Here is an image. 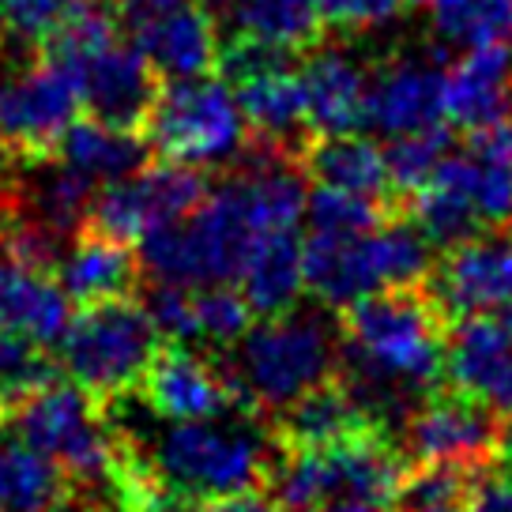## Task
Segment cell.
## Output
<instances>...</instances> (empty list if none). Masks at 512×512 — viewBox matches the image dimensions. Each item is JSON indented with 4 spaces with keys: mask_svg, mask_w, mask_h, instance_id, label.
Segmentation results:
<instances>
[{
    "mask_svg": "<svg viewBox=\"0 0 512 512\" xmlns=\"http://www.w3.org/2000/svg\"><path fill=\"white\" fill-rule=\"evenodd\" d=\"M57 377H61V366H53L42 343H34L16 328H0V400L4 407L27 400L31 392L46 388Z\"/></svg>",
    "mask_w": 512,
    "mask_h": 512,
    "instance_id": "f546056e",
    "label": "cell"
},
{
    "mask_svg": "<svg viewBox=\"0 0 512 512\" xmlns=\"http://www.w3.org/2000/svg\"><path fill=\"white\" fill-rule=\"evenodd\" d=\"M76 0H0V23L19 42H42Z\"/></svg>",
    "mask_w": 512,
    "mask_h": 512,
    "instance_id": "836d02e7",
    "label": "cell"
},
{
    "mask_svg": "<svg viewBox=\"0 0 512 512\" xmlns=\"http://www.w3.org/2000/svg\"><path fill=\"white\" fill-rule=\"evenodd\" d=\"M467 512H512V456H501L482 471Z\"/></svg>",
    "mask_w": 512,
    "mask_h": 512,
    "instance_id": "d590c367",
    "label": "cell"
},
{
    "mask_svg": "<svg viewBox=\"0 0 512 512\" xmlns=\"http://www.w3.org/2000/svg\"><path fill=\"white\" fill-rule=\"evenodd\" d=\"M80 106V80L42 53L0 72V151L19 162L57 155V144Z\"/></svg>",
    "mask_w": 512,
    "mask_h": 512,
    "instance_id": "8992f818",
    "label": "cell"
},
{
    "mask_svg": "<svg viewBox=\"0 0 512 512\" xmlns=\"http://www.w3.org/2000/svg\"><path fill=\"white\" fill-rule=\"evenodd\" d=\"M4 418H8V407H4V400H0V430H4Z\"/></svg>",
    "mask_w": 512,
    "mask_h": 512,
    "instance_id": "60d3db41",
    "label": "cell"
},
{
    "mask_svg": "<svg viewBox=\"0 0 512 512\" xmlns=\"http://www.w3.org/2000/svg\"><path fill=\"white\" fill-rule=\"evenodd\" d=\"M181 4H189V0H117V16L121 23H128V31L132 27H140L147 19H159L166 12H174Z\"/></svg>",
    "mask_w": 512,
    "mask_h": 512,
    "instance_id": "74e56055",
    "label": "cell"
},
{
    "mask_svg": "<svg viewBox=\"0 0 512 512\" xmlns=\"http://www.w3.org/2000/svg\"><path fill=\"white\" fill-rule=\"evenodd\" d=\"M208 192L211 181L200 166L170 159L147 162L140 174L121 177V181H110L106 189H98L83 226L136 245L155 226L189 219L192 211L208 200Z\"/></svg>",
    "mask_w": 512,
    "mask_h": 512,
    "instance_id": "ba28073f",
    "label": "cell"
},
{
    "mask_svg": "<svg viewBox=\"0 0 512 512\" xmlns=\"http://www.w3.org/2000/svg\"><path fill=\"white\" fill-rule=\"evenodd\" d=\"M53 279L76 305L132 298V294H140V256L132 253L128 241L83 226L80 234L68 241Z\"/></svg>",
    "mask_w": 512,
    "mask_h": 512,
    "instance_id": "2e32d148",
    "label": "cell"
},
{
    "mask_svg": "<svg viewBox=\"0 0 512 512\" xmlns=\"http://www.w3.org/2000/svg\"><path fill=\"white\" fill-rule=\"evenodd\" d=\"M196 298V336L211 343L215 351H226L245 339L253 328V305L245 302L241 287L234 283H208V287L192 290Z\"/></svg>",
    "mask_w": 512,
    "mask_h": 512,
    "instance_id": "4dcf8cb0",
    "label": "cell"
},
{
    "mask_svg": "<svg viewBox=\"0 0 512 512\" xmlns=\"http://www.w3.org/2000/svg\"><path fill=\"white\" fill-rule=\"evenodd\" d=\"M132 42L144 49V57L155 64L166 83L196 80L219 68V27L208 4H181L159 19H147L132 27Z\"/></svg>",
    "mask_w": 512,
    "mask_h": 512,
    "instance_id": "9a60e30c",
    "label": "cell"
},
{
    "mask_svg": "<svg viewBox=\"0 0 512 512\" xmlns=\"http://www.w3.org/2000/svg\"><path fill=\"white\" fill-rule=\"evenodd\" d=\"M4 433H16L19 441L38 448L83 490L110 482L113 426L106 407L72 377L68 381L57 377L46 388L31 392L27 400L12 403Z\"/></svg>",
    "mask_w": 512,
    "mask_h": 512,
    "instance_id": "277c9868",
    "label": "cell"
},
{
    "mask_svg": "<svg viewBox=\"0 0 512 512\" xmlns=\"http://www.w3.org/2000/svg\"><path fill=\"white\" fill-rule=\"evenodd\" d=\"M268 426H272V437L279 441V448H287V452H294V448H332L351 441V437H362V433L388 430L381 418L354 396L351 384L339 373L317 384V388H309L305 396H298L287 407H279L268 418Z\"/></svg>",
    "mask_w": 512,
    "mask_h": 512,
    "instance_id": "5bb4252c",
    "label": "cell"
},
{
    "mask_svg": "<svg viewBox=\"0 0 512 512\" xmlns=\"http://www.w3.org/2000/svg\"><path fill=\"white\" fill-rule=\"evenodd\" d=\"M132 437L140 441V452L155 482L174 501V512H185L189 505L211 501V497L264 490L283 452L272 437L268 418L241 415V411L234 415V422H215V418L174 422L151 445L136 430Z\"/></svg>",
    "mask_w": 512,
    "mask_h": 512,
    "instance_id": "6da1fadb",
    "label": "cell"
},
{
    "mask_svg": "<svg viewBox=\"0 0 512 512\" xmlns=\"http://www.w3.org/2000/svg\"><path fill=\"white\" fill-rule=\"evenodd\" d=\"M117 31H121L117 8H110L106 0H76V4L64 12L61 23L38 42V53H42L46 61L68 68L76 80H83L87 64L117 42Z\"/></svg>",
    "mask_w": 512,
    "mask_h": 512,
    "instance_id": "484cf974",
    "label": "cell"
},
{
    "mask_svg": "<svg viewBox=\"0 0 512 512\" xmlns=\"http://www.w3.org/2000/svg\"><path fill=\"white\" fill-rule=\"evenodd\" d=\"M0 155H4V151H0Z\"/></svg>",
    "mask_w": 512,
    "mask_h": 512,
    "instance_id": "ee69618b",
    "label": "cell"
},
{
    "mask_svg": "<svg viewBox=\"0 0 512 512\" xmlns=\"http://www.w3.org/2000/svg\"><path fill=\"white\" fill-rule=\"evenodd\" d=\"M151 155H155V147L144 132L102 125L95 117L72 121V128L57 144V159L95 181H121V177L140 174L151 162Z\"/></svg>",
    "mask_w": 512,
    "mask_h": 512,
    "instance_id": "603a6c76",
    "label": "cell"
},
{
    "mask_svg": "<svg viewBox=\"0 0 512 512\" xmlns=\"http://www.w3.org/2000/svg\"><path fill=\"white\" fill-rule=\"evenodd\" d=\"M136 298L140 294L80 305L57 347L61 369L98 403L132 396L166 343L155 320L147 317L144 302Z\"/></svg>",
    "mask_w": 512,
    "mask_h": 512,
    "instance_id": "7a4b0ae2",
    "label": "cell"
},
{
    "mask_svg": "<svg viewBox=\"0 0 512 512\" xmlns=\"http://www.w3.org/2000/svg\"><path fill=\"white\" fill-rule=\"evenodd\" d=\"M238 287L256 317L290 313L305 290V241H298V230L260 234L241 264Z\"/></svg>",
    "mask_w": 512,
    "mask_h": 512,
    "instance_id": "7402d4cb",
    "label": "cell"
},
{
    "mask_svg": "<svg viewBox=\"0 0 512 512\" xmlns=\"http://www.w3.org/2000/svg\"><path fill=\"white\" fill-rule=\"evenodd\" d=\"M486 467L415 464L400 482L388 512H467Z\"/></svg>",
    "mask_w": 512,
    "mask_h": 512,
    "instance_id": "4316f807",
    "label": "cell"
},
{
    "mask_svg": "<svg viewBox=\"0 0 512 512\" xmlns=\"http://www.w3.org/2000/svg\"><path fill=\"white\" fill-rule=\"evenodd\" d=\"M426 290L448 320L471 313H494L512 305V238L509 234H475L433 264Z\"/></svg>",
    "mask_w": 512,
    "mask_h": 512,
    "instance_id": "9c48e42d",
    "label": "cell"
},
{
    "mask_svg": "<svg viewBox=\"0 0 512 512\" xmlns=\"http://www.w3.org/2000/svg\"><path fill=\"white\" fill-rule=\"evenodd\" d=\"M234 34L268 46L309 53L324 42V19L313 0H230Z\"/></svg>",
    "mask_w": 512,
    "mask_h": 512,
    "instance_id": "d4e9b609",
    "label": "cell"
},
{
    "mask_svg": "<svg viewBox=\"0 0 512 512\" xmlns=\"http://www.w3.org/2000/svg\"><path fill=\"white\" fill-rule=\"evenodd\" d=\"M72 317V298L53 275L31 272L0 249V328H16L46 351H57Z\"/></svg>",
    "mask_w": 512,
    "mask_h": 512,
    "instance_id": "d6986e66",
    "label": "cell"
},
{
    "mask_svg": "<svg viewBox=\"0 0 512 512\" xmlns=\"http://www.w3.org/2000/svg\"><path fill=\"white\" fill-rule=\"evenodd\" d=\"M226 354V351H223ZM226 362L249 388L260 415L272 418L279 407L294 403L309 388L336 377L339 347L320 313H279L264 317L245 332L241 351Z\"/></svg>",
    "mask_w": 512,
    "mask_h": 512,
    "instance_id": "3957f363",
    "label": "cell"
},
{
    "mask_svg": "<svg viewBox=\"0 0 512 512\" xmlns=\"http://www.w3.org/2000/svg\"><path fill=\"white\" fill-rule=\"evenodd\" d=\"M144 136L159 159L208 166L238 159L241 147L249 144V121L238 98L226 91V80L196 76L162 83Z\"/></svg>",
    "mask_w": 512,
    "mask_h": 512,
    "instance_id": "5b68a950",
    "label": "cell"
},
{
    "mask_svg": "<svg viewBox=\"0 0 512 512\" xmlns=\"http://www.w3.org/2000/svg\"><path fill=\"white\" fill-rule=\"evenodd\" d=\"M445 384L512 418V328L505 317L471 313L452 320L445 347Z\"/></svg>",
    "mask_w": 512,
    "mask_h": 512,
    "instance_id": "30bf717a",
    "label": "cell"
},
{
    "mask_svg": "<svg viewBox=\"0 0 512 512\" xmlns=\"http://www.w3.org/2000/svg\"><path fill=\"white\" fill-rule=\"evenodd\" d=\"M445 117L452 125L479 132L512 117V46H475L456 68H448Z\"/></svg>",
    "mask_w": 512,
    "mask_h": 512,
    "instance_id": "e0dca14e",
    "label": "cell"
},
{
    "mask_svg": "<svg viewBox=\"0 0 512 512\" xmlns=\"http://www.w3.org/2000/svg\"><path fill=\"white\" fill-rule=\"evenodd\" d=\"M302 166L305 177H313L324 189L384 200V204H392V208L400 211L384 151L373 140L358 136V132H347V136H313L302 151Z\"/></svg>",
    "mask_w": 512,
    "mask_h": 512,
    "instance_id": "44dd1931",
    "label": "cell"
},
{
    "mask_svg": "<svg viewBox=\"0 0 512 512\" xmlns=\"http://www.w3.org/2000/svg\"><path fill=\"white\" fill-rule=\"evenodd\" d=\"M136 392L151 407V415L166 422H196L238 411L215 358L208 362L185 343H162Z\"/></svg>",
    "mask_w": 512,
    "mask_h": 512,
    "instance_id": "8fae6325",
    "label": "cell"
},
{
    "mask_svg": "<svg viewBox=\"0 0 512 512\" xmlns=\"http://www.w3.org/2000/svg\"><path fill=\"white\" fill-rule=\"evenodd\" d=\"M324 27L332 31H366L400 12V0H313Z\"/></svg>",
    "mask_w": 512,
    "mask_h": 512,
    "instance_id": "e575fe53",
    "label": "cell"
},
{
    "mask_svg": "<svg viewBox=\"0 0 512 512\" xmlns=\"http://www.w3.org/2000/svg\"><path fill=\"white\" fill-rule=\"evenodd\" d=\"M317 512H384L381 505H366V501H336V505H324Z\"/></svg>",
    "mask_w": 512,
    "mask_h": 512,
    "instance_id": "f35d334b",
    "label": "cell"
},
{
    "mask_svg": "<svg viewBox=\"0 0 512 512\" xmlns=\"http://www.w3.org/2000/svg\"><path fill=\"white\" fill-rule=\"evenodd\" d=\"M238 102L245 121H249V132L260 140H272V144H283L302 155L305 144L317 136L309 125L302 72L294 64L260 72L253 80L238 83Z\"/></svg>",
    "mask_w": 512,
    "mask_h": 512,
    "instance_id": "ffe728a7",
    "label": "cell"
},
{
    "mask_svg": "<svg viewBox=\"0 0 512 512\" xmlns=\"http://www.w3.org/2000/svg\"><path fill=\"white\" fill-rule=\"evenodd\" d=\"M185 512H283V505L275 501V494L264 486V490H245V494H226V497H211V501H196Z\"/></svg>",
    "mask_w": 512,
    "mask_h": 512,
    "instance_id": "8d00e7d4",
    "label": "cell"
},
{
    "mask_svg": "<svg viewBox=\"0 0 512 512\" xmlns=\"http://www.w3.org/2000/svg\"><path fill=\"white\" fill-rule=\"evenodd\" d=\"M302 83L305 102H309V125L317 136H347L366 128L369 76L343 49H324V42L309 49Z\"/></svg>",
    "mask_w": 512,
    "mask_h": 512,
    "instance_id": "ac0fdd59",
    "label": "cell"
},
{
    "mask_svg": "<svg viewBox=\"0 0 512 512\" xmlns=\"http://www.w3.org/2000/svg\"><path fill=\"white\" fill-rule=\"evenodd\" d=\"M305 211H309L313 230H328V234H369V230H377L388 215H396V208L384 204V200L324 189V185H320L317 192H309Z\"/></svg>",
    "mask_w": 512,
    "mask_h": 512,
    "instance_id": "1f68e13d",
    "label": "cell"
},
{
    "mask_svg": "<svg viewBox=\"0 0 512 512\" xmlns=\"http://www.w3.org/2000/svg\"><path fill=\"white\" fill-rule=\"evenodd\" d=\"M83 106L102 125L144 132L162 91V76L136 42H113L83 72Z\"/></svg>",
    "mask_w": 512,
    "mask_h": 512,
    "instance_id": "7c38bea8",
    "label": "cell"
},
{
    "mask_svg": "<svg viewBox=\"0 0 512 512\" xmlns=\"http://www.w3.org/2000/svg\"><path fill=\"white\" fill-rule=\"evenodd\" d=\"M505 456H512V418H505Z\"/></svg>",
    "mask_w": 512,
    "mask_h": 512,
    "instance_id": "ab89813d",
    "label": "cell"
},
{
    "mask_svg": "<svg viewBox=\"0 0 512 512\" xmlns=\"http://www.w3.org/2000/svg\"><path fill=\"white\" fill-rule=\"evenodd\" d=\"M501 317L509 320V328H512V305H509V309H505V313H501Z\"/></svg>",
    "mask_w": 512,
    "mask_h": 512,
    "instance_id": "7bdbcfd3",
    "label": "cell"
},
{
    "mask_svg": "<svg viewBox=\"0 0 512 512\" xmlns=\"http://www.w3.org/2000/svg\"><path fill=\"white\" fill-rule=\"evenodd\" d=\"M437 53L433 61H400L384 64L377 76H369L366 95V128H377L381 136H403L418 128L441 125L445 117V83L448 68Z\"/></svg>",
    "mask_w": 512,
    "mask_h": 512,
    "instance_id": "4fadbf2b",
    "label": "cell"
},
{
    "mask_svg": "<svg viewBox=\"0 0 512 512\" xmlns=\"http://www.w3.org/2000/svg\"><path fill=\"white\" fill-rule=\"evenodd\" d=\"M403 4H433V0H400V8Z\"/></svg>",
    "mask_w": 512,
    "mask_h": 512,
    "instance_id": "b9f144b4",
    "label": "cell"
},
{
    "mask_svg": "<svg viewBox=\"0 0 512 512\" xmlns=\"http://www.w3.org/2000/svg\"><path fill=\"white\" fill-rule=\"evenodd\" d=\"M76 482L27 441L0 437V509L4 512H61L76 497Z\"/></svg>",
    "mask_w": 512,
    "mask_h": 512,
    "instance_id": "cb8c5ba5",
    "label": "cell"
},
{
    "mask_svg": "<svg viewBox=\"0 0 512 512\" xmlns=\"http://www.w3.org/2000/svg\"><path fill=\"white\" fill-rule=\"evenodd\" d=\"M433 31L467 49L512 42V0H433Z\"/></svg>",
    "mask_w": 512,
    "mask_h": 512,
    "instance_id": "83f0119b",
    "label": "cell"
},
{
    "mask_svg": "<svg viewBox=\"0 0 512 512\" xmlns=\"http://www.w3.org/2000/svg\"><path fill=\"white\" fill-rule=\"evenodd\" d=\"M403 456L415 464L490 467L505 456V418L452 384L426 392L400 430Z\"/></svg>",
    "mask_w": 512,
    "mask_h": 512,
    "instance_id": "52a82bcc",
    "label": "cell"
},
{
    "mask_svg": "<svg viewBox=\"0 0 512 512\" xmlns=\"http://www.w3.org/2000/svg\"><path fill=\"white\" fill-rule=\"evenodd\" d=\"M144 309L155 320L159 336L166 343H185L189 347L196 336V298L192 287H177V283H151L144 290Z\"/></svg>",
    "mask_w": 512,
    "mask_h": 512,
    "instance_id": "d6a6232c",
    "label": "cell"
},
{
    "mask_svg": "<svg viewBox=\"0 0 512 512\" xmlns=\"http://www.w3.org/2000/svg\"><path fill=\"white\" fill-rule=\"evenodd\" d=\"M448 155H452V128L448 125H430L418 128V132L392 136V144L384 151V162H388L396 204H403L411 192L422 189Z\"/></svg>",
    "mask_w": 512,
    "mask_h": 512,
    "instance_id": "f1b7e54d",
    "label": "cell"
}]
</instances>
